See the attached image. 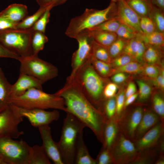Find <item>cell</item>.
<instances>
[{"mask_svg":"<svg viewBox=\"0 0 164 164\" xmlns=\"http://www.w3.org/2000/svg\"><path fill=\"white\" fill-rule=\"evenodd\" d=\"M137 36L138 40V48L134 57V61L142 64L143 62L144 54L146 48V46L140 35Z\"/></svg>","mask_w":164,"mask_h":164,"instance_id":"42","label":"cell"},{"mask_svg":"<svg viewBox=\"0 0 164 164\" xmlns=\"http://www.w3.org/2000/svg\"><path fill=\"white\" fill-rule=\"evenodd\" d=\"M129 41L118 37L117 39L108 48L112 59L122 53L125 46Z\"/></svg>","mask_w":164,"mask_h":164,"instance_id":"34","label":"cell"},{"mask_svg":"<svg viewBox=\"0 0 164 164\" xmlns=\"http://www.w3.org/2000/svg\"><path fill=\"white\" fill-rule=\"evenodd\" d=\"M63 98L66 112L73 115L93 132L102 144L106 121L103 114L87 98L74 80L68 77L63 87L54 94Z\"/></svg>","mask_w":164,"mask_h":164,"instance_id":"1","label":"cell"},{"mask_svg":"<svg viewBox=\"0 0 164 164\" xmlns=\"http://www.w3.org/2000/svg\"><path fill=\"white\" fill-rule=\"evenodd\" d=\"M89 31L94 41L108 48L117 39L118 36L115 33L103 31Z\"/></svg>","mask_w":164,"mask_h":164,"instance_id":"24","label":"cell"},{"mask_svg":"<svg viewBox=\"0 0 164 164\" xmlns=\"http://www.w3.org/2000/svg\"><path fill=\"white\" fill-rule=\"evenodd\" d=\"M155 164H164V160L163 158L162 157V158H159L158 160L156 161L155 162Z\"/></svg>","mask_w":164,"mask_h":164,"instance_id":"59","label":"cell"},{"mask_svg":"<svg viewBox=\"0 0 164 164\" xmlns=\"http://www.w3.org/2000/svg\"><path fill=\"white\" fill-rule=\"evenodd\" d=\"M116 2H111L108 6L102 10L86 9L80 16L72 19L65 34L75 39L81 32L90 30L116 15Z\"/></svg>","mask_w":164,"mask_h":164,"instance_id":"3","label":"cell"},{"mask_svg":"<svg viewBox=\"0 0 164 164\" xmlns=\"http://www.w3.org/2000/svg\"><path fill=\"white\" fill-rule=\"evenodd\" d=\"M38 128L43 142L42 146L49 159L55 164H65L57 143L52 138L49 125Z\"/></svg>","mask_w":164,"mask_h":164,"instance_id":"15","label":"cell"},{"mask_svg":"<svg viewBox=\"0 0 164 164\" xmlns=\"http://www.w3.org/2000/svg\"><path fill=\"white\" fill-rule=\"evenodd\" d=\"M152 107L154 112L163 122L164 118V101L162 97L157 94H155L152 98Z\"/></svg>","mask_w":164,"mask_h":164,"instance_id":"36","label":"cell"},{"mask_svg":"<svg viewBox=\"0 0 164 164\" xmlns=\"http://www.w3.org/2000/svg\"><path fill=\"white\" fill-rule=\"evenodd\" d=\"M12 104L21 117L26 118L31 124L36 128L49 125L52 122L57 120L60 117L57 110L48 111L42 109L23 108Z\"/></svg>","mask_w":164,"mask_h":164,"instance_id":"11","label":"cell"},{"mask_svg":"<svg viewBox=\"0 0 164 164\" xmlns=\"http://www.w3.org/2000/svg\"><path fill=\"white\" fill-rule=\"evenodd\" d=\"M120 131L118 118L116 116L106 120L103 131V147L110 150Z\"/></svg>","mask_w":164,"mask_h":164,"instance_id":"19","label":"cell"},{"mask_svg":"<svg viewBox=\"0 0 164 164\" xmlns=\"http://www.w3.org/2000/svg\"><path fill=\"white\" fill-rule=\"evenodd\" d=\"M142 72L146 76L152 79L156 78L159 73L158 69L154 64H148L143 67Z\"/></svg>","mask_w":164,"mask_h":164,"instance_id":"47","label":"cell"},{"mask_svg":"<svg viewBox=\"0 0 164 164\" xmlns=\"http://www.w3.org/2000/svg\"><path fill=\"white\" fill-rule=\"evenodd\" d=\"M136 87L135 84L130 82L128 84L125 92V99L136 93Z\"/></svg>","mask_w":164,"mask_h":164,"instance_id":"52","label":"cell"},{"mask_svg":"<svg viewBox=\"0 0 164 164\" xmlns=\"http://www.w3.org/2000/svg\"><path fill=\"white\" fill-rule=\"evenodd\" d=\"M110 150L117 164L132 163L139 154L134 142L120 131Z\"/></svg>","mask_w":164,"mask_h":164,"instance_id":"9","label":"cell"},{"mask_svg":"<svg viewBox=\"0 0 164 164\" xmlns=\"http://www.w3.org/2000/svg\"><path fill=\"white\" fill-rule=\"evenodd\" d=\"M119 0H111V2H116Z\"/></svg>","mask_w":164,"mask_h":164,"instance_id":"61","label":"cell"},{"mask_svg":"<svg viewBox=\"0 0 164 164\" xmlns=\"http://www.w3.org/2000/svg\"><path fill=\"white\" fill-rule=\"evenodd\" d=\"M20 72L37 79L43 84L56 77L57 68L52 64L40 58L38 55L20 56Z\"/></svg>","mask_w":164,"mask_h":164,"instance_id":"8","label":"cell"},{"mask_svg":"<svg viewBox=\"0 0 164 164\" xmlns=\"http://www.w3.org/2000/svg\"><path fill=\"white\" fill-rule=\"evenodd\" d=\"M132 61L134 60L132 57L122 53L112 59L110 64L112 68H116L123 66Z\"/></svg>","mask_w":164,"mask_h":164,"instance_id":"43","label":"cell"},{"mask_svg":"<svg viewBox=\"0 0 164 164\" xmlns=\"http://www.w3.org/2000/svg\"><path fill=\"white\" fill-rule=\"evenodd\" d=\"M153 79L154 80L153 82L155 86L159 89L163 90L164 88V75L161 73H159L156 78Z\"/></svg>","mask_w":164,"mask_h":164,"instance_id":"53","label":"cell"},{"mask_svg":"<svg viewBox=\"0 0 164 164\" xmlns=\"http://www.w3.org/2000/svg\"><path fill=\"white\" fill-rule=\"evenodd\" d=\"M163 11L153 5L152 9L148 16L154 23L156 31L162 33H164V16Z\"/></svg>","mask_w":164,"mask_h":164,"instance_id":"31","label":"cell"},{"mask_svg":"<svg viewBox=\"0 0 164 164\" xmlns=\"http://www.w3.org/2000/svg\"><path fill=\"white\" fill-rule=\"evenodd\" d=\"M91 62L95 71L102 77L107 78L111 76L112 68L110 64L98 60L93 56Z\"/></svg>","mask_w":164,"mask_h":164,"instance_id":"30","label":"cell"},{"mask_svg":"<svg viewBox=\"0 0 164 164\" xmlns=\"http://www.w3.org/2000/svg\"><path fill=\"white\" fill-rule=\"evenodd\" d=\"M159 117L155 112L143 110L142 118L136 130L134 141L138 139L160 121Z\"/></svg>","mask_w":164,"mask_h":164,"instance_id":"18","label":"cell"},{"mask_svg":"<svg viewBox=\"0 0 164 164\" xmlns=\"http://www.w3.org/2000/svg\"><path fill=\"white\" fill-rule=\"evenodd\" d=\"M11 104L27 109H53L66 111L64 101L61 97L50 94L36 88L31 89L23 94L11 97Z\"/></svg>","mask_w":164,"mask_h":164,"instance_id":"5","label":"cell"},{"mask_svg":"<svg viewBox=\"0 0 164 164\" xmlns=\"http://www.w3.org/2000/svg\"><path fill=\"white\" fill-rule=\"evenodd\" d=\"M67 0H36L40 7L52 9L53 7L64 3Z\"/></svg>","mask_w":164,"mask_h":164,"instance_id":"46","label":"cell"},{"mask_svg":"<svg viewBox=\"0 0 164 164\" xmlns=\"http://www.w3.org/2000/svg\"><path fill=\"white\" fill-rule=\"evenodd\" d=\"M93 56L98 60L110 64L112 59L108 48L94 41L92 48Z\"/></svg>","mask_w":164,"mask_h":164,"instance_id":"32","label":"cell"},{"mask_svg":"<svg viewBox=\"0 0 164 164\" xmlns=\"http://www.w3.org/2000/svg\"><path fill=\"white\" fill-rule=\"evenodd\" d=\"M140 35L146 45L159 48L164 46V33L155 31L151 33H143Z\"/></svg>","mask_w":164,"mask_h":164,"instance_id":"26","label":"cell"},{"mask_svg":"<svg viewBox=\"0 0 164 164\" xmlns=\"http://www.w3.org/2000/svg\"><path fill=\"white\" fill-rule=\"evenodd\" d=\"M48 38L45 33L38 31H33L31 40V46L33 55H38L40 51L43 50Z\"/></svg>","mask_w":164,"mask_h":164,"instance_id":"25","label":"cell"},{"mask_svg":"<svg viewBox=\"0 0 164 164\" xmlns=\"http://www.w3.org/2000/svg\"><path fill=\"white\" fill-rule=\"evenodd\" d=\"M125 0L140 17H148L153 8L150 0Z\"/></svg>","mask_w":164,"mask_h":164,"instance_id":"23","label":"cell"},{"mask_svg":"<svg viewBox=\"0 0 164 164\" xmlns=\"http://www.w3.org/2000/svg\"><path fill=\"white\" fill-rule=\"evenodd\" d=\"M66 113L57 143L65 164H74L78 139L86 126L73 115Z\"/></svg>","mask_w":164,"mask_h":164,"instance_id":"4","label":"cell"},{"mask_svg":"<svg viewBox=\"0 0 164 164\" xmlns=\"http://www.w3.org/2000/svg\"><path fill=\"white\" fill-rule=\"evenodd\" d=\"M0 164H6L5 162L0 158Z\"/></svg>","mask_w":164,"mask_h":164,"instance_id":"60","label":"cell"},{"mask_svg":"<svg viewBox=\"0 0 164 164\" xmlns=\"http://www.w3.org/2000/svg\"><path fill=\"white\" fill-rule=\"evenodd\" d=\"M136 83L139 88L138 97L140 101H145L150 96L152 89L150 86L147 83L141 80H137Z\"/></svg>","mask_w":164,"mask_h":164,"instance_id":"40","label":"cell"},{"mask_svg":"<svg viewBox=\"0 0 164 164\" xmlns=\"http://www.w3.org/2000/svg\"><path fill=\"white\" fill-rule=\"evenodd\" d=\"M18 24L14 23L5 18L0 12V31L16 29Z\"/></svg>","mask_w":164,"mask_h":164,"instance_id":"48","label":"cell"},{"mask_svg":"<svg viewBox=\"0 0 164 164\" xmlns=\"http://www.w3.org/2000/svg\"><path fill=\"white\" fill-rule=\"evenodd\" d=\"M48 9L45 7H40L38 10L32 15L28 16L19 23L16 29H30L34 25L40 17Z\"/></svg>","mask_w":164,"mask_h":164,"instance_id":"28","label":"cell"},{"mask_svg":"<svg viewBox=\"0 0 164 164\" xmlns=\"http://www.w3.org/2000/svg\"><path fill=\"white\" fill-rule=\"evenodd\" d=\"M95 160L97 164H114L110 150L103 147Z\"/></svg>","mask_w":164,"mask_h":164,"instance_id":"41","label":"cell"},{"mask_svg":"<svg viewBox=\"0 0 164 164\" xmlns=\"http://www.w3.org/2000/svg\"><path fill=\"white\" fill-rule=\"evenodd\" d=\"M153 5L162 10L164 9V0H150Z\"/></svg>","mask_w":164,"mask_h":164,"instance_id":"56","label":"cell"},{"mask_svg":"<svg viewBox=\"0 0 164 164\" xmlns=\"http://www.w3.org/2000/svg\"><path fill=\"white\" fill-rule=\"evenodd\" d=\"M146 24V17H141L140 21V27L143 33L145 32Z\"/></svg>","mask_w":164,"mask_h":164,"instance_id":"58","label":"cell"},{"mask_svg":"<svg viewBox=\"0 0 164 164\" xmlns=\"http://www.w3.org/2000/svg\"><path fill=\"white\" fill-rule=\"evenodd\" d=\"M43 84L41 81L34 77L20 72L17 80L15 83L11 85V96L21 95L32 88L43 90Z\"/></svg>","mask_w":164,"mask_h":164,"instance_id":"17","label":"cell"},{"mask_svg":"<svg viewBox=\"0 0 164 164\" xmlns=\"http://www.w3.org/2000/svg\"><path fill=\"white\" fill-rule=\"evenodd\" d=\"M32 147L25 141L0 135V158L6 164H29Z\"/></svg>","mask_w":164,"mask_h":164,"instance_id":"6","label":"cell"},{"mask_svg":"<svg viewBox=\"0 0 164 164\" xmlns=\"http://www.w3.org/2000/svg\"><path fill=\"white\" fill-rule=\"evenodd\" d=\"M51 10L50 9L46 10L31 28L33 31L45 33L46 26L49 21Z\"/></svg>","mask_w":164,"mask_h":164,"instance_id":"37","label":"cell"},{"mask_svg":"<svg viewBox=\"0 0 164 164\" xmlns=\"http://www.w3.org/2000/svg\"><path fill=\"white\" fill-rule=\"evenodd\" d=\"M11 85L0 67V112L11 104Z\"/></svg>","mask_w":164,"mask_h":164,"instance_id":"21","label":"cell"},{"mask_svg":"<svg viewBox=\"0 0 164 164\" xmlns=\"http://www.w3.org/2000/svg\"><path fill=\"white\" fill-rule=\"evenodd\" d=\"M138 93H136L125 99L124 108H125L132 103L138 97Z\"/></svg>","mask_w":164,"mask_h":164,"instance_id":"54","label":"cell"},{"mask_svg":"<svg viewBox=\"0 0 164 164\" xmlns=\"http://www.w3.org/2000/svg\"><path fill=\"white\" fill-rule=\"evenodd\" d=\"M155 31L156 29L153 21L149 17H146L145 31L144 33H149Z\"/></svg>","mask_w":164,"mask_h":164,"instance_id":"51","label":"cell"},{"mask_svg":"<svg viewBox=\"0 0 164 164\" xmlns=\"http://www.w3.org/2000/svg\"><path fill=\"white\" fill-rule=\"evenodd\" d=\"M115 33L118 37L128 40L136 37L140 34L128 26L121 24Z\"/></svg>","mask_w":164,"mask_h":164,"instance_id":"38","label":"cell"},{"mask_svg":"<svg viewBox=\"0 0 164 164\" xmlns=\"http://www.w3.org/2000/svg\"><path fill=\"white\" fill-rule=\"evenodd\" d=\"M143 109L138 106L118 118L120 131L133 141L135 133L142 117Z\"/></svg>","mask_w":164,"mask_h":164,"instance_id":"13","label":"cell"},{"mask_svg":"<svg viewBox=\"0 0 164 164\" xmlns=\"http://www.w3.org/2000/svg\"><path fill=\"white\" fill-rule=\"evenodd\" d=\"M121 24L116 16L89 30L103 31L115 33Z\"/></svg>","mask_w":164,"mask_h":164,"instance_id":"33","label":"cell"},{"mask_svg":"<svg viewBox=\"0 0 164 164\" xmlns=\"http://www.w3.org/2000/svg\"><path fill=\"white\" fill-rule=\"evenodd\" d=\"M163 133V122L159 121L142 137L134 141L139 153L155 147Z\"/></svg>","mask_w":164,"mask_h":164,"instance_id":"16","label":"cell"},{"mask_svg":"<svg viewBox=\"0 0 164 164\" xmlns=\"http://www.w3.org/2000/svg\"><path fill=\"white\" fill-rule=\"evenodd\" d=\"M105 87L116 93L118 90V86L114 82H108Z\"/></svg>","mask_w":164,"mask_h":164,"instance_id":"57","label":"cell"},{"mask_svg":"<svg viewBox=\"0 0 164 164\" xmlns=\"http://www.w3.org/2000/svg\"><path fill=\"white\" fill-rule=\"evenodd\" d=\"M116 17L121 24L125 25L140 34L143 32L140 27V17L128 5L125 0L116 2Z\"/></svg>","mask_w":164,"mask_h":164,"instance_id":"14","label":"cell"},{"mask_svg":"<svg viewBox=\"0 0 164 164\" xmlns=\"http://www.w3.org/2000/svg\"><path fill=\"white\" fill-rule=\"evenodd\" d=\"M91 59L83 64L73 76L68 77L74 80L92 105L103 113L106 100L104 97L103 91L108 81L96 72Z\"/></svg>","mask_w":164,"mask_h":164,"instance_id":"2","label":"cell"},{"mask_svg":"<svg viewBox=\"0 0 164 164\" xmlns=\"http://www.w3.org/2000/svg\"><path fill=\"white\" fill-rule=\"evenodd\" d=\"M137 48L138 40L137 36L128 41L125 46L122 53L128 55L134 59Z\"/></svg>","mask_w":164,"mask_h":164,"instance_id":"44","label":"cell"},{"mask_svg":"<svg viewBox=\"0 0 164 164\" xmlns=\"http://www.w3.org/2000/svg\"><path fill=\"white\" fill-rule=\"evenodd\" d=\"M146 46L144 56L143 60L148 64H154L159 60L160 53L156 47Z\"/></svg>","mask_w":164,"mask_h":164,"instance_id":"35","label":"cell"},{"mask_svg":"<svg viewBox=\"0 0 164 164\" xmlns=\"http://www.w3.org/2000/svg\"><path fill=\"white\" fill-rule=\"evenodd\" d=\"M143 67L142 64L137 61H132L123 66L112 68L111 76L118 72L131 74L138 73L142 72Z\"/></svg>","mask_w":164,"mask_h":164,"instance_id":"29","label":"cell"},{"mask_svg":"<svg viewBox=\"0 0 164 164\" xmlns=\"http://www.w3.org/2000/svg\"><path fill=\"white\" fill-rule=\"evenodd\" d=\"M75 164H97L90 155L83 138V133L80 135L76 149Z\"/></svg>","mask_w":164,"mask_h":164,"instance_id":"22","label":"cell"},{"mask_svg":"<svg viewBox=\"0 0 164 164\" xmlns=\"http://www.w3.org/2000/svg\"><path fill=\"white\" fill-rule=\"evenodd\" d=\"M32 32L31 28L26 29H12L0 31V43L20 56L32 55L31 46Z\"/></svg>","mask_w":164,"mask_h":164,"instance_id":"7","label":"cell"},{"mask_svg":"<svg viewBox=\"0 0 164 164\" xmlns=\"http://www.w3.org/2000/svg\"><path fill=\"white\" fill-rule=\"evenodd\" d=\"M23 121L12 105L10 106L0 112V135L16 138L24 134L18 129V125Z\"/></svg>","mask_w":164,"mask_h":164,"instance_id":"12","label":"cell"},{"mask_svg":"<svg viewBox=\"0 0 164 164\" xmlns=\"http://www.w3.org/2000/svg\"><path fill=\"white\" fill-rule=\"evenodd\" d=\"M116 103L115 97H114L107 99L104 106L103 114L106 120L111 118L115 115Z\"/></svg>","mask_w":164,"mask_h":164,"instance_id":"39","label":"cell"},{"mask_svg":"<svg viewBox=\"0 0 164 164\" xmlns=\"http://www.w3.org/2000/svg\"><path fill=\"white\" fill-rule=\"evenodd\" d=\"M104 98L107 99L114 97L116 93L105 87L103 91Z\"/></svg>","mask_w":164,"mask_h":164,"instance_id":"55","label":"cell"},{"mask_svg":"<svg viewBox=\"0 0 164 164\" xmlns=\"http://www.w3.org/2000/svg\"><path fill=\"white\" fill-rule=\"evenodd\" d=\"M115 99L116 110L115 116L118 118L124 108L125 100V93L123 91L121 92L115 97Z\"/></svg>","mask_w":164,"mask_h":164,"instance_id":"45","label":"cell"},{"mask_svg":"<svg viewBox=\"0 0 164 164\" xmlns=\"http://www.w3.org/2000/svg\"><path fill=\"white\" fill-rule=\"evenodd\" d=\"M20 56L9 50L0 43V57L7 58L18 60Z\"/></svg>","mask_w":164,"mask_h":164,"instance_id":"49","label":"cell"},{"mask_svg":"<svg viewBox=\"0 0 164 164\" xmlns=\"http://www.w3.org/2000/svg\"><path fill=\"white\" fill-rule=\"evenodd\" d=\"M50 159L42 145L32 147V154L29 164H50Z\"/></svg>","mask_w":164,"mask_h":164,"instance_id":"27","label":"cell"},{"mask_svg":"<svg viewBox=\"0 0 164 164\" xmlns=\"http://www.w3.org/2000/svg\"><path fill=\"white\" fill-rule=\"evenodd\" d=\"M0 12L5 18L17 24L26 18L28 13L26 5L16 3L11 4Z\"/></svg>","mask_w":164,"mask_h":164,"instance_id":"20","label":"cell"},{"mask_svg":"<svg viewBox=\"0 0 164 164\" xmlns=\"http://www.w3.org/2000/svg\"><path fill=\"white\" fill-rule=\"evenodd\" d=\"M127 76L123 72H118L113 75L111 78L113 82L116 84H120L125 81L127 79Z\"/></svg>","mask_w":164,"mask_h":164,"instance_id":"50","label":"cell"},{"mask_svg":"<svg viewBox=\"0 0 164 164\" xmlns=\"http://www.w3.org/2000/svg\"><path fill=\"white\" fill-rule=\"evenodd\" d=\"M78 47L73 53L71 66L72 70L69 76H73L77 70L93 56L92 48L94 40L89 31L81 32L75 38Z\"/></svg>","mask_w":164,"mask_h":164,"instance_id":"10","label":"cell"}]
</instances>
